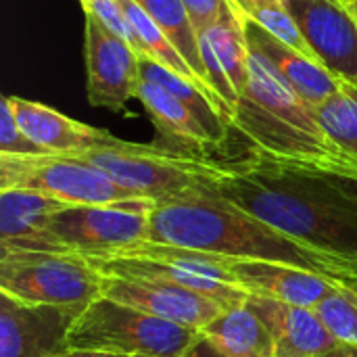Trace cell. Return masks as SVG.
I'll list each match as a JSON object with an SVG mask.
<instances>
[{
  "label": "cell",
  "mask_w": 357,
  "mask_h": 357,
  "mask_svg": "<svg viewBox=\"0 0 357 357\" xmlns=\"http://www.w3.org/2000/svg\"><path fill=\"white\" fill-rule=\"evenodd\" d=\"M136 2L165 31V36L176 44V48L188 61L192 71L207 84L205 65H203L201 50H199V36L192 27V21L188 17L184 2L182 0H136Z\"/></svg>",
  "instance_id": "cell-23"
},
{
  "label": "cell",
  "mask_w": 357,
  "mask_h": 357,
  "mask_svg": "<svg viewBox=\"0 0 357 357\" xmlns=\"http://www.w3.org/2000/svg\"><path fill=\"white\" fill-rule=\"evenodd\" d=\"M245 31L249 50L264 56L276 73L303 98L312 109H318L326 102L341 86V79L333 75L324 65L312 61L303 52L295 50L255 21L245 17Z\"/></svg>",
  "instance_id": "cell-15"
},
{
  "label": "cell",
  "mask_w": 357,
  "mask_h": 357,
  "mask_svg": "<svg viewBox=\"0 0 357 357\" xmlns=\"http://www.w3.org/2000/svg\"><path fill=\"white\" fill-rule=\"evenodd\" d=\"M247 305L270 328L276 357H320L339 345L318 314L310 307H297L253 295H249Z\"/></svg>",
  "instance_id": "cell-16"
},
{
  "label": "cell",
  "mask_w": 357,
  "mask_h": 357,
  "mask_svg": "<svg viewBox=\"0 0 357 357\" xmlns=\"http://www.w3.org/2000/svg\"><path fill=\"white\" fill-rule=\"evenodd\" d=\"M226 268L249 295L297 307L314 310L337 287L333 278L320 272L278 261L226 257Z\"/></svg>",
  "instance_id": "cell-13"
},
{
  "label": "cell",
  "mask_w": 357,
  "mask_h": 357,
  "mask_svg": "<svg viewBox=\"0 0 357 357\" xmlns=\"http://www.w3.org/2000/svg\"><path fill=\"white\" fill-rule=\"evenodd\" d=\"M100 276V297L195 331H203L213 318L228 310L222 303L174 282L142 276Z\"/></svg>",
  "instance_id": "cell-12"
},
{
  "label": "cell",
  "mask_w": 357,
  "mask_h": 357,
  "mask_svg": "<svg viewBox=\"0 0 357 357\" xmlns=\"http://www.w3.org/2000/svg\"><path fill=\"white\" fill-rule=\"evenodd\" d=\"M155 205L151 199L111 205H63L48 218L42 236L19 251L109 257L146 241L149 213Z\"/></svg>",
  "instance_id": "cell-6"
},
{
  "label": "cell",
  "mask_w": 357,
  "mask_h": 357,
  "mask_svg": "<svg viewBox=\"0 0 357 357\" xmlns=\"http://www.w3.org/2000/svg\"><path fill=\"white\" fill-rule=\"evenodd\" d=\"M98 274L105 276H142V278H155L180 284L184 289H190L199 295H205L224 307H236L243 305L249 299V293L236 284L222 282L209 276H203L195 270L178 268L172 264H163L157 259L146 257H84Z\"/></svg>",
  "instance_id": "cell-18"
},
{
  "label": "cell",
  "mask_w": 357,
  "mask_h": 357,
  "mask_svg": "<svg viewBox=\"0 0 357 357\" xmlns=\"http://www.w3.org/2000/svg\"><path fill=\"white\" fill-rule=\"evenodd\" d=\"M230 128L251 142V151L274 161H351L328 140L316 109L253 50L249 79L234 105Z\"/></svg>",
  "instance_id": "cell-3"
},
{
  "label": "cell",
  "mask_w": 357,
  "mask_h": 357,
  "mask_svg": "<svg viewBox=\"0 0 357 357\" xmlns=\"http://www.w3.org/2000/svg\"><path fill=\"white\" fill-rule=\"evenodd\" d=\"M201 335L224 357H276L270 328L247 301L222 312Z\"/></svg>",
  "instance_id": "cell-19"
},
{
  "label": "cell",
  "mask_w": 357,
  "mask_h": 357,
  "mask_svg": "<svg viewBox=\"0 0 357 357\" xmlns=\"http://www.w3.org/2000/svg\"><path fill=\"white\" fill-rule=\"evenodd\" d=\"M23 188L65 205H111L142 199L100 169L67 155H0V190Z\"/></svg>",
  "instance_id": "cell-8"
},
{
  "label": "cell",
  "mask_w": 357,
  "mask_h": 357,
  "mask_svg": "<svg viewBox=\"0 0 357 357\" xmlns=\"http://www.w3.org/2000/svg\"><path fill=\"white\" fill-rule=\"evenodd\" d=\"M316 117L328 140L357 163V86L341 82L339 90L316 109Z\"/></svg>",
  "instance_id": "cell-24"
},
{
  "label": "cell",
  "mask_w": 357,
  "mask_h": 357,
  "mask_svg": "<svg viewBox=\"0 0 357 357\" xmlns=\"http://www.w3.org/2000/svg\"><path fill=\"white\" fill-rule=\"evenodd\" d=\"M345 2H347V0H345Z\"/></svg>",
  "instance_id": "cell-36"
},
{
  "label": "cell",
  "mask_w": 357,
  "mask_h": 357,
  "mask_svg": "<svg viewBox=\"0 0 357 357\" xmlns=\"http://www.w3.org/2000/svg\"><path fill=\"white\" fill-rule=\"evenodd\" d=\"M234 4L241 8V13L247 19L255 21L257 25H261L270 33H274L282 42H287L295 50L303 52L305 56H310L312 61L318 63V59L314 56L305 38L301 36V31H299V27H297V23H295L284 0H234Z\"/></svg>",
  "instance_id": "cell-25"
},
{
  "label": "cell",
  "mask_w": 357,
  "mask_h": 357,
  "mask_svg": "<svg viewBox=\"0 0 357 357\" xmlns=\"http://www.w3.org/2000/svg\"><path fill=\"white\" fill-rule=\"evenodd\" d=\"M56 357H144V356H121V354H107V351H82V349H65Z\"/></svg>",
  "instance_id": "cell-32"
},
{
  "label": "cell",
  "mask_w": 357,
  "mask_h": 357,
  "mask_svg": "<svg viewBox=\"0 0 357 357\" xmlns=\"http://www.w3.org/2000/svg\"><path fill=\"white\" fill-rule=\"evenodd\" d=\"M63 205L33 190H0V249H27L42 236L48 218Z\"/></svg>",
  "instance_id": "cell-20"
},
{
  "label": "cell",
  "mask_w": 357,
  "mask_h": 357,
  "mask_svg": "<svg viewBox=\"0 0 357 357\" xmlns=\"http://www.w3.org/2000/svg\"><path fill=\"white\" fill-rule=\"evenodd\" d=\"M67 157L90 163L115 184L155 203L215 197L213 184L222 172V163L215 159H197L159 144H136L128 140Z\"/></svg>",
  "instance_id": "cell-4"
},
{
  "label": "cell",
  "mask_w": 357,
  "mask_h": 357,
  "mask_svg": "<svg viewBox=\"0 0 357 357\" xmlns=\"http://www.w3.org/2000/svg\"><path fill=\"white\" fill-rule=\"evenodd\" d=\"M84 310L36 305L0 293V357H56Z\"/></svg>",
  "instance_id": "cell-10"
},
{
  "label": "cell",
  "mask_w": 357,
  "mask_h": 357,
  "mask_svg": "<svg viewBox=\"0 0 357 357\" xmlns=\"http://www.w3.org/2000/svg\"><path fill=\"white\" fill-rule=\"evenodd\" d=\"M146 241L188 247L234 259L278 261L345 278L343 268L287 234L226 203L220 195L195 201L157 203L149 213Z\"/></svg>",
  "instance_id": "cell-2"
},
{
  "label": "cell",
  "mask_w": 357,
  "mask_h": 357,
  "mask_svg": "<svg viewBox=\"0 0 357 357\" xmlns=\"http://www.w3.org/2000/svg\"><path fill=\"white\" fill-rule=\"evenodd\" d=\"M0 155H50L19 128L4 98L0 109Z\"/></svg>",
  "instance_id": "cell-28"
},
{
  "label": "cell",
  "mask_w": 357,
  "mask_h": 357,
  "mask_svg": "<svg viewBox=\"0 0 357 357\" xmlns=\"http://www.w3.org/2000/svg\"><path fill=\"white\" fill-rule=\"evenodd\" d=\"M199 38L209 42L241 96L249 79V42L245 31V15L234 0H224L218 19Z\"/></svg>",
  "instance_id": "cell-21"
},
{
  "label": "cell",
  "mask_w": 357,
  "mask_h": 357,
  "mask_svg": "<svg viewBox=\"0 0 357 357\" xmlns=\"http://www.w3.org/2000/svg\"><path fill=\"white\" fill-rule=\"evenodd\" d=\"M333 280H337L339 284L347 287L349 291H354V293L357 295V278H333Z\"/></svg>",
  "instance_id": "cell-34"
},
{
  "label": "cell",
  "mask_w": 357,
  "mask_h": 357,
  "mask_svg": "<svg viewBox=\"0 0 357 357\" xmlns=\"http://www.w3.org/2000/svg\"><path fill=\"white\" fill-rule=\"evenodd\" d=\"M182 357H224L222 354H218L205 339H201L188 354H184Z\"/></svg>",
  "instance_id": "cell-31"
},
{
  "label": "cell",
  "mask_w": 357,
  "mask_h": 357,
  "mask_svg": "<svg viewBox=\"0 0 357 357\" xmlns=\"http://www.w3.org/2000/svg\"><path fill=\"white\" fill-rule=\"evenodd\" d=\"M102 276L73 253L0 249V293L13 299L86 310L100 299Z\"/></svg>",
  "instance_id": "cell-7"
},
{
  "label": "cell",
  "mask_w": 357,
  "mask_h": 357,
  "mask_svg": "<svg viewBox=\"0 0 357 357\" xmlns=\"http://www.w3.org/2000/svg\"><path fill=\"white\" fill-rule=\"evenodd\" d=\"M295 163V161H293ZM318 169L333 188L341 195V199L357 213V163L356 161H318L307 163Z\"/></svg>",
  "instance_id": "cell-29"
},
{
  "label": "cell",
  "mask_w": 357,
  "mask_h": 357,
  "mask_svg": "<svg viewBox=\"0 0 357 357\" xmlns=\"http://www.w3.org/2000/svg\"><path fill=\"white\" fill-rule=\"evenodd\" d=\"M4 100L8 102L19 128L50 155H73L121 142V138H115L107 130L75 121L42 102L19 96H4Z\"/></svg>",
  "instance_id": "cell-14"
},
{
  "label": "cell",
  "mask_w": 357,
  "mask_h": 357,
  "mask_svg": "<svg viewBox=\"0 0 357 357\" xmlns=\"http://www.w3.org/2000/svg\"><path fill=\"white\" fill-rule=\"evenodd\" d=\"M134 33H136V40H138V54H144L153 61H157L159 65L167 67L169 71L186 77V79H192L197 82L199 86L211 90L195 71L192 67L188 65V61L182 56V52L176 48V44L165 36V31L142 10V6L136 2V0H119ZM213 92V90H211ZM220 100V98H218Z\"/></svg>",
  "instance_id": "cell-22"
},
{
  "label": "cell",
  "mask_w": 357,
  "mask_h": 357,
  "mask_svg": "<svg viewBox=\"0 0 357 357\" xmlns=\"http://www.w3.org/2000/svg\"><path fill=\"white\" fill-rule=\"evenodd\" d=\"M320 65L357 86V21L345 0H284Z\"/></svg>",
  "instance_id": "cell-9"
},
{
  "label": "cell",
  "mask_w": 357,
  "mask_h": 357,
  "mask_svg": "<svg viewBox=\"0 0 357 357\" xmlns=\"http://www.w3.org/2000/svg\"><path fill=\"white\" fill-rule=\"evenodd\" d=\"M314 312L339 343L357 347V295L354 291L337 282L333 293L324 297Z\"/></svg>",
  "instance_id": "cell-26"
},
{
  "label": "cell",
  "mask_w": 357,
  "mask_h": 357,
  "mask_svg": "<svg viewBox=\"0 0 357 357\" xmlns=\"http://www.w3.org/2000/svg\"><path fill=\"white\" fill-rule=\"evenodd\" d=\"M201 339V331L100 297L75 320L67 337V349L121 356L182 357Z\"/></svg>",
  "instance_id": "cell-5"
},
{
  "label": "cell",
  "mask_w": 357,
  "mask_h": 357,
  "mask_svg": "<svg viewBox=\"0 0 357 357\" xmlns=\"http://www.w3.org/2000/svg\"><path fill=\"white\" fill-rule=\"evenodd\" d=\"M347 6H349L351 15L356 17V21H357V0H347Z\"/></svg>",
  "instance_id": "cell-35"
},
{
  "label": "cell",
  "mask_w": 357,
  "mask_h": 357,
  "mask_svg": "<svg viewBox=\"0 0 357 357\" xmlns=\"http://www.w3.org/2000/svg\"><path fill=\"white\" fill-rule=\"evenodd\" d=\"M215 192L236 209L337 261L357 278V213L312 165L274 161L255 151L222 163Z\"/></svg>",
  "instance_id": "cell-1"
},
{
  "label": "cell",
  "mask_w": 357,
  "mask_h": 357,
  "mask_svg": "<svg viewBox=\"0 0 357 357\" xmlns=\"http://www.w3.org/2000/svg\"><path fill=\"white\" fill-rule=\"evenodd\" d=\"M197 36H201L220 15L224 0H182Z\"/></svg>",
  "instance_id": "cell-30"
},
{
  "label": "cell",
  "mask_w": 357,
  "mask_h": 357,
  "mask_svg": "<svg viewBox=\"0 0 357 357\" xmlns=\"http://www.w3.org/2000/svg\"><path fill=\"white\" fill-rule=\"evenodd\" d=\"M84 13L94 15L109 31H113L115 36H119L121 40H126L136 52H138V40L136 33L119 4V0H79Z\"/></svg>",
  "instance_id": "cell-27"
},
{
  "label": "cell",
  "mask_w": 357,
  "mask_h": 357,
  "mask_svg": "<svg viewBox=\"0 0 357 357\" xmlns=\"http://www.w3.org/2000/svg\"><path fill=\"white\" fill-rule=\"evenodd\" d=\"M86 15V69L88 100L92 107L121 111L140 82L138 52L119 36L109 31L94 15Z\"/></svg>",
  "instance_id": "cell-11"
},
{
  "label": "cell",
  "mask_w": 357,
  "mask_h": 357,
  "mask_svg": "<svg viewBox=\"0 0 357 357\" xmlns=\"http://www.w3.org/2000/svg\"><path fill=\"white\" fill-rule=\"evenodd\" d=\"M320 357H357V347H354V345H345V343H339L335 349L326 351L324 356Z\"/></svg>",
  "instance_id": "cell-33"
},
{
  "label": "cell",
  "mask_w": 357,
  "mask_h": 357,
  "mask_svg": "<svg viewBox=\"0 0 357 357\" xmlns=\"http://www.w3.org/2000/svg\"><path fill=\"white\" fill-rule=\"evenodd\" d=\"M136 98L142 102L159 134V142L155 144L197 159H211L209 153L218 151L199 117L165 88L140 77Z\"/></svg>",
  "instance_id": "cell-17"
}]
</instances>
